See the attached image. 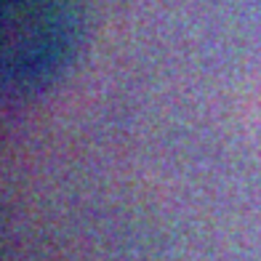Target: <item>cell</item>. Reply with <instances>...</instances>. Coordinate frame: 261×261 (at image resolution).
Returning <instances> with one entry per match:
<instances>
[{
  "label": "cell",
  "mask_w": 261,
  "mask_h": 261,
  "mask_svg": "<svg viewBox=\"0 0 261 261\" xmlns=\"http://www.w3.org/2000/svg\"><path fill=\"white\" fill-rule=\"evenodd\" d=\"M69 0H6V56L14 80L48 75L72 45Z\"/></svg>",
  "instance_id": "cell-1"
}]
</instances>
